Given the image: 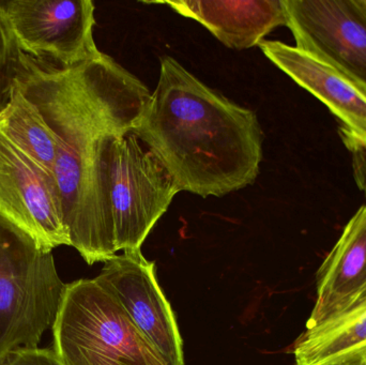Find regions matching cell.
<instances>
[{
  "label": "cell",
  "mask_w": 366,
  "mask_h": 365,
  "mask_svg": "<svg viewBox=\"0 0 366 365\" xmlns=\"http://www.w3.org/2000/svg\"><path fill=\"white\" fill-rule=\"evenodd\" d=\"M10 81L36 105L55 135L53 176L70 246L88 265L117 254L101 190L103 141L132 132L152 92L111 56L62 68L11 41Z\"/></svg>",
  "instance_id": "6da1fadb"
},
{
  "label": "cell",
  "mask_w": 366,
  "mask_h": 365,
  "mask_svg": "<svg viewBox=\"0 0 366 365\" xmlns=\"http://www.w3.org/2000/svg\"><path fill=\"white\" fill-rule=\"evenodd\" d=\"M133 134L179 192L222 197L255 182L264 133L251 109L211 89L171 56Z\"/></svg>",
  "instance_id": "7a4b0ae2"
},
{
  "label": "cell",
  "mask_w": 366,
  "mask_h": 365,
  "mask_svg": "<svg viewBox=\"0 0 366 365\" xmlns=\"http://www.w3.org/2000/svg\"><path fill=\"white\" fill-rule=\"evenodd\" d=\"M51 331L64 365L167 364L96 278L66 284Z\"/></svg>",
  "instance_id": "3957f363"
},
{
  "label": "cell",
  "mask_w": 366,
  "mask_h": 365,
  "mask_svg": "<svg viewBox=\"0 0 366 365\" xmlns=\"http://www.w3.org/2000/svg\"><path fill=\"white\" fill-rule=\"evenodd\" d=\"M66 284L53 252L0 218V361L38 347L53 327Z\"/></svg>",
  "instance_id": "277c9868"
},
{
  "label": "cell",
  "mask_w": 366,
  "mask_h": 365,
  "mask_svg": "<svg viewBox=\"0 0 366 365\" xmlns=\"http://www.w3.org/2000/svg\"><path fill=\"white\" fill-rule=\"evenodd\" d=\"M100 167L103 205L116 251L141 250L179 190L132 132L104 139Z\"/></svg>",
  "instance_id": "5b68a950"
},
{
  "label": "cell",
  "mask_w": 366,
  "mask_h": 365,
  "mask_svg": "<svg viewBox=\"0 0 366 365\" xmlns=\"http://www.w3.org/2000/svg\"><path fill=\"white\" fill-rule=\"evenodd\" d=\"M92 0H0V19L19 51L62 68L100 57Z\"/></svg>",
  "instance_id": "8992f818"
},
{
  "label": "cell",
  "mask_w": 366,
  "mask_h": 365,
  "mask_svg": "<svg viewBox=\"0 0 366 365\" xmlns=\"http://www.w3.org/2000/svg\"><path fill=\"white\" fill-rule=\"evenodd\" d=\"M0 218L53 252L70 246L55 178L0 130Z\"/></svg>",
  "instance_id": "52a82bcc"
},
{
  "label": "cell",
  "mask_w": 366,
  "mask_h": 365,
  "mask_svg": "<svg viewBox=\"0 0 366 365\" xmlns=\"http://www.w3.org/2000/svg\"><path fill=\"white\" fill-rule=\"evenodd\" d=\"M297 49L366 88V11L359 0H282Z\"/></svg>",
  "instance_id": "ba28073f"
},
{
  "label": "cell",
  "mask_w": 366,
  "mask_h": 365,
  "mask_svg": "<svg viewBox=\"0 0 366 365\" xmlns=\"http://www.w3.org/2000/svg\"><path fill=\"white\" fill-rule=\"evenodd\" d=\"M96 280L119 302L133 325L167 365H185L175 313L161 289L156 265L141 250L105 261Z\"/></svg>",
  "instance_id": "9c48e42d"
},
{
  "label": "cell",
  "mask_w": 366,
  "mask_h": 365,
  "mask_svg": "<svg viewBox=\"0 0 366 365\" xmlns=\"http://www.w3.org/2000/svg\"><path fill=\"white\" fill-rule=\"evenodd\" d=\"M280 70L328 107L350 151H366V88L327 62L281 41L258 45Z\"/></svg>",
  "instance_id": "30bf717a"
},
{
  "label": "cell",
  "mask_w": 366,
  "mask_h": 365,
  "mask_svg": "<svg viewBox=\"0 0 366 365\" xmlns=\"http://www.w3.org/2000/svg\"><path fill=\"white\" fill-rule=\"evenodd\" d=\"M316 300L305 330L322 327L366 298V204L348 221L316 276Z\"/></svg>",
  "instance_id": "8fae6325"
},
{
  "label": "cell",
  "mask_w": 366,
  "mask_h": 365,
  "mask_svg": "<svg viewBox=\"0 0 366 365\" xmlns=\"http://www.w3.org/2000/svg\"><path fill=\"white\" fill-rule=\"evenodd\" d=\"M145 4H167L182 16L202 24L219 42L234 49L259 45L275 28L286 26L282 0H183Z\"/></svg>",
  "instance_id": "7c38bea8"
},
{
  "label": "cell",
  "mask_w": 366,
  "mask_h": 365,
  "mask_svg": "<svg viewBox=\"0 0 366 365\" xmlns=\"http://www.w3.org/2000/svg\"><path fill=\"white\" fill-rule=\"evenodd\" d=\"M297 365H341L366 354V298L339 319L305 330L292 349Z\"/></svg>",
  "instance_id": "4fadbf2b"
},
{
  "label": "cell",
  "mask_w": 366,
  "mask_h": 365,
  "mask_svg": "<svg viewBox=\"0 0 366 365\" xmlns=\"http://www.w3.org/2000/svg\"><path fill=\"white\" fill-rule=\"evenodd\" d=\"M0 130L24 154L53 175L58 154L55 135L36 105L11 81L0 107Z\"/></svg>",
  "instance_id": "5bb4252c"
},
{
  "label": "cell",
  "mask_w": 366,
  "mask_h": 365,
  "mask_svg": "<svg viewBox=\"0 0 366 365\" xmlns=\"http://www.w3.org/2000/svg\"><path fill=\"white\" fill-rule=\"evenodd\" d=\"M0 365H64L53 349H19L8 354Z\"/></svg>",
  "instance_id": "9a60e30c"
},
{
  "label": "cell",
  "mask_w": 366,
  "mask_h": 365,
  "mask_svg": "<svg viewBox=\"0 0 366 365\" xmlns=\"http://www.w3.org/2000/svg\"><path fill=\"white\" fill-rule=\"evenodd\" d=\"M11 40L0 19V107L4 104L6 90L10 83Z\"/></svg>",
  "instance_id": "2e32d148"
},
{
  "label": "cell",
  "mask_w": 366,
  "mask_h": 365,
  "mask_svg": "<svg viewBox=\"0 0 366 365\" xmlns=\"http://www.w3.org/2000/svg\"><path fill=\"white\" fill-rule=\"evenodd\" d=\"M352 169L357 186L366 196V151L365 150H352Z\"/></svg>",
  "instance_id": "e0dca14e"
},
{
  "label": "cell",
  "mask_w": 366,
  "mask_h": 365,
  "mask_svg": "<svg viewBox=\"0 0 366 365\" xmlns=\"http://www.w3.org/2000/svg\"><path fill=\"white\" fill-rule=\"evenodd\" d=\"M341 365H366V354L352 358V359L348 360V361L344 362Z\"/></svg>",
  "instance_id": "ac0fdd59"
},
{
  "label": "cell",
  "mask_w": 366,
  "mask_h": 365,
  "mask_svg": "<svg viewBox=\"0 0 366 365\" xmlns=\"http://www.w3.org/2000/svg\"><path fill=\"white\" fill-rule=\"evenodd\" d=\"M359 1H360L361 6H362L366 11V0H359Z\"/></svg>",
  "instance_id": "d6986e66"
},
{
  "label": "cell",
  "mask_w": 366,
  "mask_h": 365,
  "mask_svg": "<svg viewBox=\"0 0 366 365\" xmlns=\"http://www.w3.org/2000/svg\"><path fill=\"white\" fill-rule=\"evenodd\" d=\"M161 365H167V364H161Z\"/></svg>",
  "instance_id": "ffe728a7"
}]
</instances>
